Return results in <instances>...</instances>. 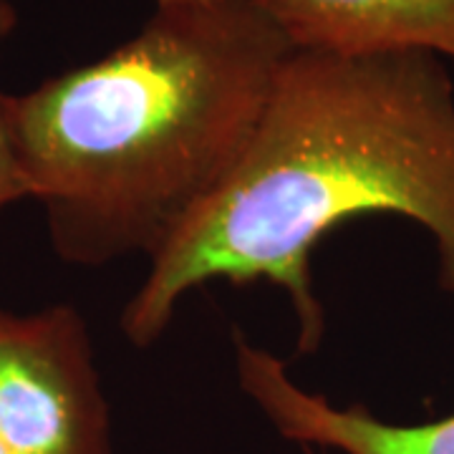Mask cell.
I'll use <instances>...</instances> for the list:
<instances>
[{
  "mask_svg": "<svg viewBox=\"0 0 454 454\" xmlns=\"http://www.w3.org/2000/svg\"><path fill=\"white\" fill-rule=\"evenodd\" d=\"M361 215L424 227L454 298L452 64L422 51H293L235 172L149 260L121 333L149 348L187 293L265 280L288 295L298 351L313 354L325 331L313 250Z\"/></svg>",
  "mask_w": 454,
  "mask_h": 454,
  "instance_id": "cell-1",
  "label": "cell"
},
{
  "mask_svg": "<svg viewBox=\"0 0 454 454\" xmlns=\"http://www.w3.org/2000/svg\"><path fill=\"white\" fill-rule=\"evenodd\" d=\"M291 53L253 0L154 5L106 56L5 94L53 253L76 268L154 258L240 164Z\"/></svg>",
  "mask_w": 454,
  "mask_h": 454,
  "instance_id": "cell-2",
  "label": "cell"
},
{
  "mask_svg": "<svg viewBox=\"0 0 454 454\" xmlns=\"http://www.w3.org/2000/svg\"><path fill=\"white\" fill-rule=\"evenodd\" d=\"M0 444L8 454H114L97 348L71 303L0 306Z\"/></svg>",
  "mask_w": 454,
  "mask_h": 454,
  "instance_id": "cell-3",
  "label": "cell"
},
{
  "mask_svg": "<svg viewBox=\"0 0 454 454\" xmlns=\"http://www.w3.org/2000/svg\"><path fill=\"white\" fill-rule=\"evenodd\" d=\"M235 373L245 396L278 434L303 450L339 454H454V411L422 424H396L361 404H333L301 387L273 351L235 333Z\"/></svg>",
  "mask_w": 454,
  "mask_h": 454,
  "instance_id": "cell-4",
  "label": "cell"
},
{
  "mask_svg": "<svg viewBox=\"0 0 454 454\" xmlns=\"http://www.w3.org/2000/svg\"><path fill=\"white\" fill-rule=\"evenodd\" d=\"M293 51H422L454 64V0H253Z\"/></svg>",
  "mask_w": 454,
  "mask_h": 454,
  "instance_id": "cell-5",
  "label": "cell"
},
{
  "mask_svg": "<svg viewBox=\"0 0 454 454\" xmlns=\"http://www.w3.org/2000/svg\"><path fill=\"white\" fill-rule=\"evenodd\" d=\"M18 26V13L11 0H0V43L13 33ZM26 197V187L18 169L13 137L8 127V112H5V94L0 91V212L18 205Z\"/></svg>",
  "mask_w": 454,
  "mask_h": 454,
  "instance_id": "cell-6",
  "label": "cell"
},
{
  "mask_svg": "<svg viewBox=\"0 0 454 454\" xmlns=\"http://www.w3.org/2000/svg\"><path fill=\"white\" fill-rule=\"evenodd\" d=\"M232 0H154V5H220Z\"/></svg>",
  "mask_w": 454,
  "mask_h": 454,
  "instance_id": "cell-7",
  "label": "cell"
},
{
  "mask_svg": "<svg viewBox=\"0 0 454 454\" xmlns=\"http://www.w3.org/2000/svg\"><path fill=\"white\" fill-rule=\"evenodd\" d=\"M306 454H324V452H318V450H306Z\"/></svg>",
  "mask_w": 454,
  "mask_h": 454,
  "instance_id": "cell-8",
  "label": "cell"
},
{
  "mask_svg": "<svg viewBox=\"0 0 454 454\" xmlns=\"http://www.w3.org/2000/svg\"><path fill=\"white\" fill-rule=\"evenodd\" d=\"M0 454H8V452H5V450H3V444H0Z\"/></svg>",
  "mask_w": 454,
  "mask_h": 454,
  "instance_id": "cell-9",
  "label": "cell"
},
{
  "mask_svg": "<svg viewBox=\"0 0 454 454\" xmlns=\"http://www.w3.org/2000/svg\"><path fill=\"white\" fill-rule=\"evenodd\" d=\"M452 68H454V64H452Z\"/></svg>",
  "mask_w": 454,
  "mask_h": 454,
  "instance_id": "cell-10",
  "label": "cell"
}]
</instances>
